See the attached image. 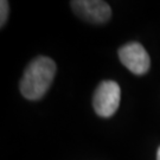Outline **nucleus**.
<instances>
[{
	"mask_svg": "<svg viewBox=\"0 0 160 160\" xmlns=\"http://www.w3.org/2000/svg\"><path fill=\"white\" fill-rule=\"evenodd\" d=\"M56 74V63L51 58L38 56L32 59L20 81V92L25 98L36 101L45 95Z\"/></svg>",
	"mask_w": 160,
	"mask_h": 160,
	"instance_id": "nucleus-1",
	"label": "nucleus"
},
{
	"mask_svg": "<svg viewBox=\"0 0 160 160\" xmlns=\"http://www.w3.org/2000/svg\"><path fill=\"white\" fill-rule=\"evenodd\" d=\"M121 89L115 81H103L97 86L92 97V106L101 118H110L120 106Z\"/></svg>",
	"mask_w": 160,
	"mask_h": 160,
	"instance_id": "nucleus-2",
	"label": "nucleus"
},
{
	"mask_svg": "<svg viewBox=\"0 0 160 160\" xmlns=\"http://www.w3.org/2000/svg\"><path fill=\"white\" fill-rule=\"evenodd\" d=\"M118 53L121 63L133 74L143 75L149 70L151 58L140 43H127L123 46H121Z\"/></svg>",
	"mask_w": 160,
	"mask_h": 160,
	"instance_id": "nucleus-3",
	"label": "nucleus"
},
{
	"mask_svg": "<svg viewBox=\"0 0 160 160\" xmlns=\"http://www.w3.org/2000/svg\"><path fill=\"white\" fill-rule=\"evenodd\" d=\"M71 8L80 18L92 24H104L112 17L110 6L102 0H74Z\"/></svg>",
	"mask_w": 160,
	"mask_h": 160,
	"instance_id": "nucleus-4",
	"label": "nucleus"
},
{
	"mask_svg": "<svg viewBox=\"0 0 160 160\" xmlns=\"http://www.w3.org/2000/svg\"><path fill=\"white\" fill-rule=\"evenodd\" d=\"M8 11H10V6H8V1L6 0H1L0 1V26L4 28L7 17H8Z\"/></svg>",
	"mask_w": 160,
	"mask_h": 160,
	"instance_id": "nucleus-5",
	"label": "nucleus"
},
{
	"mask_svg": "<svg viewBox=\"0 0 160 160\" xmlns=\"http://www.w3.org/2000/svg\"><path fill=\"white\" fill-rule=\"evenodd\" d=\"M157 160H160V147L158 148V152H157Z\"/></svg>",
	"mask_w": 160,
	"mask_h": 160,
	"instance_id": "nucleus-6",
	"label": "nucleus"
}]
</instances>
